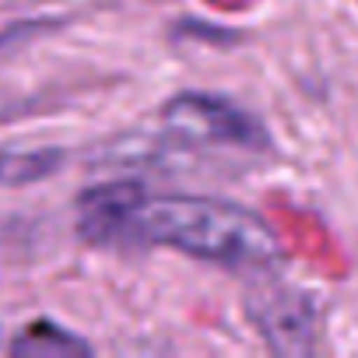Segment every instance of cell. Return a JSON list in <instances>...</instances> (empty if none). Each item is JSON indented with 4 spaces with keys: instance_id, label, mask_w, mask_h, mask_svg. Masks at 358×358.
<instances>
[{
    "instance_id": "cell-2",
    "label": "cell",
    "mask_w": 358,
    "mask_h": 358,
    "mask_svg": "<svg viewBox=\"0 0 358 358\" xmlns=\"http://www.w3.org/2000/svg\"><path fill=\"white\" fill-rule=\"evenodd\" d=\"M165 123L176 134H187L197 141H211V144H264V130L257 127V120L250 113H243L239 106H232L229 99L218 95H179L165 106Z\"/></svg>"
},
{
    "instance_id": "cell-5",
    "label": "cell",
    "mask_w": 358,
    "mask_h": 358,
    "mask_svg": "<svg viewBox=\"0 0 358 358\" xmlns=\"http://www.w3.org/2000/svg\"><path fill=\"white\" fill-rule=\"evenodd\" d=\"M15 355H88V344L71 337L67 330L60 327H46V323H36L32 330H25L15 344H11Z\"/></svg>"
},
{
    "instance_id": "cell-3",
    "label": "cell",
    "mask_w": 358,
    "mask_h": 358,
    "mask_svg": "<svg viewBox=\"0 0 358 358\" xmlns=\"http://www.w3.org/2000/svg\"><path fill=\"white\" fill-rule=\"evenodd\" d=\"M250 316L281 355H306L316 344V309L313 302L285 285H264L250 295Z\"/></svg>"
},
{
    "instance_id": "cell-1",
    "label": "cell",
    "mask_w": 358,
    "mask_h": 358,
    "mask_svg": "<svg viewBox=\"0 0 358 358\" xmlns=\"http://www.w3.org/2000/svg\"><path fill=\"white\" fill-rule=\"evenodd\" d=\"M134 236L165 243L197 260L225 267H271L278 239L246 208L215 197H144L130 218Z\"/></svg>"
},
{
    "instance_id": "cell-4",
    "label": "cell",
    "mask_w": 358,
    "mask_h": 358,
    "mask_svg": "<svg viewBox=\"0 0 358 358\" xmlns=\"http://www.w3.org/2000/svg\"><path fill=\"white\" fill-rule=\"evenodd\" d=\"M141 201V190L134 183H109V187H95L81 197V236L106 243V239H120V236H134L130 218L134 208Z\"/></svg>"
}]
</instances>
